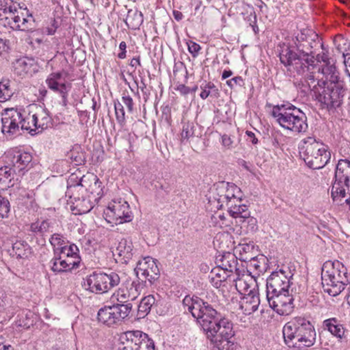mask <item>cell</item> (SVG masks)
Instances as JSON below:
<instances>
[{
	"mask_svg": "<svg viewBox=\"0 0 350 350\" xmlns=\"http://www.w3.org/2000/svg\"><path fill=\"white\" fill-rule=\"evenodd\" d=\"M120 278L117 274L110 275L98 273L87 276L82 282L83 288L94 294H104L119 284Z\"/></svg>",
	"mask_w": 350,
	"mask_h": 350,
	"instance_id": "cell-15",
	"label": "cell"
},
{
	"mask_svg": "<svg viewBox=\"0 0 350 350\" xmlns=\"http://www.w3.org/2000/svg\"><path fill=\"white\" fill-rule=\"evenodd\" d=\"M48 228V225L45 222H38L31 226V229L35 232H43Z\"/></svg>",
	"mask_w": 350,
	"mask_h": 350,
	"instance_id": "cell-46",
	"label": "cell"
},
{
	"mask_svg": "<svg viewBox=\"0 0 350 350\" xmlns=\"http://www.w3.org/2000/svg\"><path fill=\"white\" fill-rule=\"evenodd\" d=\"M322 287L331 296L341 294L349 282L347 269L338 261H329L324 264L322 272Z\"/></svg>",
	"mask_w": 350,
	"mask_h": 350,
	"instance_id": "cell-9",
	"label": "cell"
},
{
	"mask_svg": "<svg viewBox=\"0 0 350 350\" xmlns=\"http://www.w3.org/2000/svg\"><path fill=\"white\" fill-rule=\"evenodd\" d=\"M104 218L113 225H121L131 222L134 218L131 207L123 199H114L105 209Z\"/></svg>",
	"mask_w": 350,
	"mask_h": 350,
	"instance_id": "cell-14",
	"label": "cell"
},
{
	"mask_svg": "<svg viewBox=\"0 0 350 350\" xmlns=\"http://www.w3.org/2000/svg\"><path fill=\"white\" fill-rule=\"evenodd\" d=\"M311 67L309 84L316 98L328 106H339L343 96V87L335 68L328 61Z\"/></svg>",
	"mask_w": 350,
	"mask_h": 350,
	"instance_id": "cell-4",
	"label": "cell"
},
{
	"mask_svg": "<svg viewBox=\"0 0 350 350\" xmlns=\"http://www.w3.org/2000/svg\"><path fill=\"white\" fill-rule=\"evenodd\" d=\"M154 303H155V298L153 296H149L144 298L140 302L139 308H138V319H142V318L145 317L149 313Z\"/></svg>",
	"mask_w": 350,
	"mask_h": 350,
	"instance_id": "cell-32",
	"label": "cell"
},
{
	"mask_svg": "<svg viewBox=\"0 0 350 350\" xmlns=\"http://www.w3.org/2000/svg\"><path fill=\"white\" fill-rule=\"evenodd\" d=\"M14 182L13 171L10 168L4 167L1 169V188L6 189L11 187Z\"/></svg>",
	"mask_w": 350,
	"mask_h": 350,
	"instance_id": "cell-34",
	"label": "cell"
},
{
	"mask_svg": "<svg viewBox=\"0 0 350 350\" xmlns=\"http://www.w3.org/2000/svg\"><path fill=\"white\" fill-rule=\"evenodd\" d=\"M143 21V15L138 11L129 12L126 18V23L132 29H137L141 25Z\"/></svg>",
	"mask_w": 350,
	"mask_h": 350,
	"instance_id": "cell-33",
	"label": "cell"
},
{
	"mask_svg": "<svg viewBox=\"0 0 350 350\" xmlns=\"http://www.w3.org/2000/svg\"><path fill=\"white\" fill-rule=\"evenodd\" d=\"M135 272L138 279L145 283H153L160 277V271L155 261L146 257L140 261Z\"/></svg>",
	"mask_w": 350,
	"mask_h": 350,
	"instance_id": "cell-19",
	"label": "cell"
},
{
	"mask_svg": "<svg viewBox=\"0 0 350 350\" xmlns=\"http://www.w3.org/2000/svg\"><path fill=\"white\" fill-rule=\"evenodd\" d=\"M207 205L215 226L228 228L238 235L256 231V219L250 216L244 193L235 184L224 181L214 184L207 194Z\"/></svg>",
	"mask_w": 350,
	"mask_h": 350,
	"instance_id": "cell-1",
	"label": "cell"
},
{
	"mask_svg": "<svg viewBox=\"0 0 350 350\" xmlns=\"http://www.w3.org/2000/svg\"><path fill=\"white\" fill-rule=\"evenodd\" d=\"M51 244H52L53 248L58 250V249H62L65 246H67V240L64 237L60 236L59 235H53L50 239Z\"/></svg>",
	"mask_w": 350,
	"mask_h": 350,
	"instance_id": "cell-41",
	"label": "cell"
},
{
	"mask_svg": "<svg viewBox=\"0 0 350 350\" xmlns=\"http://www.w3.org/2000/svg\"><path fill=\"white\" fill-rule=\"evenodd\" d=\"M222 142L225 146L230 145L232 142H231V138L229 137L228 136H222Z\"/></svg>",
	"mask_w": 350,
	"mask_h": 350,
	"instance_id": "cell-52",
	"label": "cell"
},
{
	"mask_svg": "<svg viewBox=\"0 0 350 350\" xmlns=\"http://www.w3.org/2000/svg\"><path fill=\"white\" fill-rule=\"evenodd\" d=\"M115 111L116 118H117L118 122H119L120 124H123L124 119H125V117H124V109L123 107L120 105L118 101H116L115 102Z\"/></svg>",
	"mask_w": 350,
	"mask_h": 350,
	"instance_id": "cell-42",
	"label": "cell"
},
{
	"mask_svg": "<svg viewBox=\"0 0 350 350\" xmlns=\"http://www.w3.org/2000/svg\"><path fill=\"white\" fill-rule=\"evenodd\" d=\"M298 150L304 163L313 170L326 167L331 157L327 146L315 138H304L300 142Z\"/></svg>",
	"mask_w": 350,
	"mask_h": 350,
	"instance_id": "cell-10",
	"label": "cell"
},
{
	"mask_svg": "<svg viewBox=\"0 0 350 350\" xmlns=\"http://www.w3.org/2000/svg\"><path fill=\"white\" fill-rule=\"evenodd\" d=\"M13 250L16 254L20 258H27L31 254V249L28 245L22 241L16 242L13 246Z\"/></svg>",
	"mask_w": 350,
	"mask_h": 350,
	"instance_id": "cell-36",
	"label": "cell"
},
{
	"mask_svg": "<svg viewBox=\"0 0 350 350\" xmlns=\"http://www.w3.org/2000/svg\"><path fill=\"white\" fill-rule=\"evenodd\" d=\"M1 350H14L13 348L9 345H5V344H2Z\"/></svg>",
	"mask_w": 350,
	"mask_h": 350,
	"instance_id": "cell-55",
	"label": "cell"
},
{
	"mask_svg": "<svg viewBox=\"0 0 350 350\" xmlns=\"http://www.w3.org/2000/svg\"><path fill=\"white\" fill-rule=\"evenodd\" d=\"M273 116L282 128L297 132L304 133L308 130V120L302 110L292 104L278 105L273 109Z\"/></svg>",
	"mask_w": 350,
	"mask_h": 350,
	"instance_id": "cell-11",
	"label": "cell"
},
{
	"mask_svg": "<svg viewBox=\"0 0 350 350\" xmlns=\"http://www.w3.org/2000/svg\"><path fill=\"white\" fill-rule=\"evenodd\" d=\"M283 337L289 347L303 349L311 347L315 343V330L308 320L296 317L284 326Z\"/></svg>",
	"mask_w": 350,
	"mask_h": 350,
	"instance_id": "cell-7",
	"label": "cell"
},
{
	"mask_svg": "<svg viewBox=\"0 0 350 350\" xmlns=\"http://www.w3.org/2000/svg\"><path fill=\"white\" fill-rule=\"evenodd\" d=\"M213 246L220 254L231 253L235 250V240L231 233L221 232L213 239Z\"/></svg>",
	"mask_w": 350,
	"mask_h": 350,
	"instance_id": "cell-23",
	"label": "cell"
},
{
	"mask_svg": "<svg viewBox=\"0 0 350 350\" xmlns=\"http://www.w3.org/2000/svg\"><path fill=\"white\" fill-rule=\"evenodd\" d=\"M14 88L11 81L9 80H3L1 81V96L0 101L5 102L9 100L13 96Z\"/></svg>",
	"mask_w": 350,
	"mask_h": 350,
	"instance_id": "cell-35",
	"label": "cell"
},
{
	"mask_svg": "<svg viewBox=\"0 0 350 350\" xmlns=\"http://www.w3.org/2000/svg\"><path fill=\"white\" fill-rule=\"evenodd\" d=\"M236 289L243 296H250L259 292L256 280L250 274L243 275L237 278Z\"/></svg>",
	"mask_w": 350,
	"mask_h": 350,
	"instance_id": "cell-25",
	"label": "cell"
},
{
	"mask_svg": "<svg viewBox=\"0 0 350 350\" xmlns=\"http://www.w3.org/2000/svg\"><path fill=\"white\" fill-rule=\"evenodd\" d=\"M295 41L310 66L328 60L323 42L315 31L309 29H302L296 34Z\"/></svg>",
	"mask_w": 350,
	"mask_h": 350,
	"instance_id": "cell-8",
	"label": "cell"
},
{
	"mask_svg": "<svg viewBox=\"0 0 350 350\" xmlns=\"http://www.w3.org/2000/svg\"><path fill=\"white\" fill-rule=\"evenodd\" d=\"M173 14H174V17H175L176 20L181 21V19H183V15H182V13H181V12L177 11H174Z\"/></svg>",
	"mask_w": 350,
	"mask_h": 350,
	"instance_id": "cell-53",
	"label": "cell"
},
{
	"mask_svg": "<svg viewBox=\"0 0 350 350\" xmlns=\"http://www.w3.org/2000/svg\"><path fill=\"white\" fill-rule=\"evenodd\" d=\"M216 346L217 350H235V345L233 342L230 341H226L222 342L215 345Z\"/></svg>",
	"mask_w": 350,
	"mask_h": 350,
	"instance_id": "cell-45",
	"label": "cell"
},
{
	"mask_svg": "<svg viewBox=\"0 0 350 350\" xmlns=\"http://www.w3.org/2000/svg\"><path fill=\"white\" fill-rule=\"evenodd\" d=\"M141 289V284L136 280L128 282L116 292V299L120 302L132 301L138 297Z\"/></svg>",
	"mask_w": 350,
	"mask_h": 350,
	"instance_id": "cell-21",
	"label": "cell"
},
{
	"mask_svg": "<svg viewBox=\"0 0 350 350\" xmlns=\"http://www.w3.org/2000/svg\"><path fill=\"white\" fill-rule=\"evenodd\" d=\"M187 45L189 52H190L193 56H197L199 52L200 49H201V47L197 44V43L192 42V41H188V42L187 43Z\"/></svg>",
	"mask_w": 350,
	"mask_h": 350,
	"instance_id": "cell-47",
	"label": "cell"
},
{
	"mask_svg": "<svg viewBox=\"0 0 350 350\" xmlns=\"http://www.w3.org/2000/svg\"><path fill=\"white\" fill-rule=\"evenodd\" d=\"M232 272L217 267L213 269L209 275V281L215 288H220L223 282L231 276Z\"/></svg>",
	"mask_w": 350,
	"mask_h": 350,
	"instance_id": "cell-30",
	"label": "cell"
},
{
	"mask_svg": "<svg viewBox=\"0 0 350 350\" xmlns=\"http://www.w3.org/2000/svg\"><path fill=\"white\" fill-rule=\"evenodd\" d=\"M269 262L264 255L260 254L247 264L246 269L252 277L258 278L262 276L268 270Z\"/></svg>",
	"mask_w": 350,
	"mask_h": 350,
	"instance_id": "cell-24",
	"label": "cell"
},
{
	"mask_svg": "<svg viewBox=\"0 0 350 350\" xmlns=\"http://www.w3.org/2000/svg\"><path fill=\"white\" fill-rule=\"evenodd\" d=\"M194 126L192 123H187L184 126L183 132H182V138L183 140H187L190 138L194 133Z\"/></svg>",
	"mask_w": 350,
	"mask_h": 350,
	"instance_id": "cell-44",
	"label": "cell"
},
{
	"mask_svg": "<svg viewBox=\"0 0 350 350\" xmlns=\"http://www.w3.org/2000/svg\"><path fill=\"white\" fill-rule=\"evenodd\" d=\"M81 262L80 251L74 244H67L61 249L57 256L52 269L55 272H65L78 266Z\"/></svg>",
	"mask_w": 350,
	"mask_h": 350,
	"instance_id": "cell-17",
	"label": "cell"
},
{
	"mask_svg": "<svg viewBox=\"0 0 350 350\" xmlns=\"http://www.w3.org/2000/svg\"><path fill=\"white\" fill-rule=\"evenodd\" d=\"M132 248L133 247L131 242L126 239H122L113 251L114 257L116 262L123 264L130 262L132 257Z\"/></svg>",
	"mask_w": 350,
	"mask_h": 350,
	"instance_id": "cell-27",
	"label": "cell"
},
{
	"mask_svg": "<svg viewBox=\"0 0 350 350\" xmlns=\"http://www.w3.org/2000/svg\"><path fill=\"white\" fill-rule=\"evenodd\" d=\"M125 56H126L125 51H124V52L120 53V54H119V57L120 58H125Z\"/></svg>",
	"mask_w": 350,
	"mask_h": 350,
	"instance_id": "cell-58",
	"label": "cell"
},
{
	"mask_svg": "<svg viewBox=\"0 0 350 350\" xmlns=\"http://www.w3.org/2000/svg\"><path fill=\"white\" fill-rule=\"evenodd\" d=\"M347 302L348 304H349V305L350 306V288L349 291V294H348Z\"/></svg>",
	"mask_w": 350,
	"mask_h": 350,
	"instance_id": "cell-59",
	"label": "cell"
},
{
	"mask_svg": "<svg viewBox=\"0 0 350 350\" xmlns=\"http://www.w3.org/2000/svg\"><path fill=\"white\" fill-rule=\"evenodd\" d=\"M344 62H345L346 70L349 76H350V54L347 53V54L345 55L344 57Z\"/></svg>",
	"mask_w": 350,
	"mask_h": 350,
	"instance_id": "cell-50",
	"label": "cell"
},
{
	"mask_svg": "<svg viewBox=\"0 0 350 350\" xmlns=\"http://www.w3.org/2000/svg\"><path fill=\"white\" fill-rule=\"evenodd\" d=\"M126 44L124 42H122L120 45V48L122 50H124V49H126Z\"/></svg>",
	"mask_w": 350,
	"mask_h": 350,
	"instance_id": "cell-57",
	"label": "cell"
},
{
	"mask_svg": "<svg viewBox=\"0 0 350 350\" xmlns=\"http://www.w3.org/2000/svg\"><path fill=\"white\" fill-rule=\"evenodd\" d=\"M123 101L125 104H128V108H130V110H132L133 104H132V100L130 98H123Z\"/></svg>",
	"mask_w": 350,
	"mask_h": 350,
	"instance_id": "cell-54",
	"label": "cell"
},
{
	"mask_svg": "<svg viewBox=\"0 0 350 350\" xmlns=\"http://www.w3.org/2000/svg\"><path fill=\"white\" fill-rule=\"evenodd\" d=\"M235 256L242 262H249L260 254V249L252 244H239L235 248Z\"/></svg>",
	"mask_w": 350,
	"mask_h": 350,
	"instance_id": "cell-26",
	"label": "cell"
},
{
	"mask_svg": "<svg viewBox=\"0 0 350 350\" xmlns=\"http://www.w3.org/2000/svg\"><path fill=\"white\" fill-rule=\"evenodd\" d=\"M177 88L178 90L183 94H188L189 91L191 90L190 88H188V87L184 86V85H181V86H178Z\"/></svg>",
	"mask_w": 350,
	"mask_h": 350,
	"instance_id": "cell-51",
	"label": "cell"
},
{
	"mask_svg": "<svg viewBox=\"0 0 350 350\" xmlns=\"http://www.w3.org/2000/svg\"><path fill=\"white\" fill-rule=\"evenodd\" d=\"M31 157L29 153H23L19 154L16 157V166L19 169H24L25 167L31 162Z\"/></svg>",
	"mask_w": 350,
	"mask_h": 350,
	"instance_id": "cell-39",
	"label": "cell"
},
{
	"mask_svg": "<svg viewBox=\"0 0 350 350\" xmlns=\"http://www.w3.org/2000/svg\"><path fill=\"white\" fill-rule=\"evenodd\" d=\"M13 68L19 76H33L38 72L39 65L35 59L25 57L16 60Z\"/></svg>",
	"mask_w": 350,
	"mask_h": 350,
	"instance_id": "cell-22",
	"label": "cell"
},
{
	"mask_svg": "<svg viewBox=\"0 0 350 350\" xmlns=\"http://www.w3.org/2000/svg\"><path fill=\"white\" fill-rule=\"evenodd\" d=\"M102 194L103 185L98 177L88 170L80 169L69 178L67 205L73 214H84L96 206Z\"/></svg>",
	"mask_w": 350,
	"mask_h": 350,
	"instance_id": "cell-2",
	"label": "cell"
},
{
	"mask_svg": "<svg viewBox=\"0 0 350 350\" xmlns=\"http://www.w3.org/2000/svg\"><path fill=\"white\" fill-rule=\"evenodd\" d=\"M215 264L219 268L231 272L236 271L237 265H238L237 257L231 253H225V254L218 255L215 260Z\"/></svg>",
	"mask_w": 350,
	"mask_h": 350,
	"instance_id": "cell-28",
	"label": "cell"
},
{
	"mask_svg": "<svg viewBox=\"0 0 350 350\" xmlns=\"http://www.w3.org/2000/svg\"><path fill=\"white\" fill-rule=\"evenodd\" d=\"M260 303V299L259 292L250 295V296H244L240 302L241 309L246 315H250L258 308Z\"/></svg>",
	"mask_w": 350,
	"mask_h": 350,
	"instance_id": "cell-29",
	"label": "cell"
},
{
	"mask_svg": "<svg viewBox=\"0 0 350 350\" xmlns=\"http://www.w3.org/2000/svg\"><path fill=\"white\" fill-rule=\"evenodd\" d=\"M232 75V72L230 71H225L224 73H223L222 75V78L223 79H226L227 78H229V77H230Z\"/></svg>",
	"mask_w": 350,
	"mask_h": 350,
	"instance_id": "cell-56",
	"label": "cell"
},
{
	"mask_svg": "<svg viewBox=\"0 0 350 350\" xmlns=\"http://www.w3.org/2000/svg\"><path fill=\"white\" fill-rule=\"evenodd\" d=\"M244 17L250 23V24L252 25L253 28L257 31L258 28H257L256 13H255L254 10L250 5L247 7L246 13L244 14Z\"/></svg>",
	"mask_w": 350,
	"mask_h": 350,
	"instance_id": "cell-40",
	"label": "cell"
},
{
	"mask_svg": "<svg viewBox=\"0 0 350 350\" xmlns=\"http://www.w3.org/2000/svg\"><path fill=\"white\" fill-rule=\"evenodd\" d=\"M350 160H343L338 164L336 181L332 189V198L337 203H343L349 197Z\"/></svg>",
	"mask_w": 350,
	"mask_h": 350,
	"instance_id": "cell-13",
	"label": "cell"
},
{
	"mask_svg": "<svg viewBox=\"0 0 350 350\" xmlns=\"http://www.w3.org/2000/svg\"><path fill=\"white\" fill-rule=\"evenodd\" d=\"M0 19L2 24L15 30H29L35 25V19L28 9L17 2L1 1Z\"/></svg>",
	"mask_w": 350,
	"mask_h": 350,
	"instance_id": "cell-6",
	"label": "cell"
},
{
	"mask_svg": "<svg viewBox=\"0 0 350 350\" xmlns=\"http://www.w3.org/2000/svg\"><path fill=\"white\" fill-rule=\"evenodd\" d=\"M292 275L290 271H277L270 275L267 282L269 304L280 315H290L294 310V299L290 291Z\"/></svg>",
	"mask_w": 350,
	"mask_h": 350,
	"instance_id": "cell-5",
	"label": "cell"
},
{
	"mask_svg": "<svg viewBox=\"0 0 350 350\" xmlns=\"http://www.w3.org/2000/svg\"><path fill=\"white\" fill-rule=\"evenodd\" d=\"M280 58L281 62L286 66L292 64L293 60V53L285 45L282 46L280 51Z\"/></svg>",
	"mask_w": 350,
	"mask_h": 350,
	"instance_id": "cell-38",
	"label": "cell"
},
{
	"mask_svg": "<svg viewBox=\"0 0 350 350\" xmlns=\"http://www.w3.org/2000/svg\"><path fill=\"white\" fill-rule=\"evenodd\" d=\"M132 309L131 304H118L106 306L98 312L99 321L104 324L111 325L124 321L130 315Z\"/></svg>",
	"mask_w": 350,
	"mask_h": 350,
	"instance_id": "cell-18",
	"label": "cell"
},
{
	"mask_svg": "<svg viewBox=\"0 0 350 350\" xmlns=\"http://www.w3.org/2000/svg\"><path fill=\"white\" fill-rule=\"evenodd\" d=\"M227 84H228L229 86L231 87V88H233V87H235V85H239V86H242L243 81L242 80V78H236L233 79V80H231L230 81H228V82H227Z\"/></svg>",
	"mask_w": 350,
	"mask_h": 350,
	"instance_id": "cell-49",
	"label": "cell"
},
{
	"mask_svg": "<svg viewBox=\"0 0 350 350\" xmlns=\"http://www.w3.org/2000/svg\"><path fill=\"white\" fill-rule=\"evenodd\" d=\"M10 209H11V206H10L9 202L8 201L7 199L2 197L1 209H0V213H1L2 217H7L8 214H9Z\"/></svg>",
	"mask_w": 350,
	"mask_h": 350,
	"instance_id": "cell-43",
	"label": "cell"
},
{
	"mask_svg": "<svg viewBox=\"0 0 350 350\" xmlns=\"http://www.w3.org/2000/svg\"><path fill=\"white\" fill-rule=\"evenodd\" d=\"M324 324L326 329L332 335L335 336L338 339H342L343 337L345 330H344L343 326L339 324V322L337 320L332 318V319L326 320Z\"/></svg>",
	"mask_w": 350,
	"mask_h": 350,
	"instance_id": "cell-31",
	"label": "cell"
},
{
	"mask_svg": "<svg viewBox=\"0 0 350 350\" xmlns=\"http://www.w3.org/2000/svg\"><path fill=\"white\" fill-rule=\"evenodd\" d=\"M211 86H212V84H207L205 88H203V90L202 91L201 94V98L203 99V100H205V99L208 98L209 94H210L211 92L209 89H210Z\"/></svg>",
	"mask_w": 350,
	"mask_h": 350,
	"instance_id": "cell-48",
	"label": "cell"
},
{
	"mask_svg": "<svg viewBox=\"0 0 350 350\" xmlns=\"http://www.w3.org/2000/svg\"><path fill=\"white\" fill-rule=\"evenodd\" d=\"M118 350H155L151 338L140 331L122 334L118 340Z\"/></svg>",
	"mask_w": 350,
	"mask_h": 350,
	"instance_id": "cell-16",
	"label": "cell"
},
{
	"mask_svg": "<svg viewBox=\"0 0 350 350\" xmlns=\"http://www.w3.org/2000/svg\"><path fill=\"white\" fill-rule=\"evenodd\" d=\"M71 160L76 165L81 166L85 164L86 158H85L84 152L82 148L79 146L73 148L71 151Z\"/></svg>",
	"mask_w": 350,
	"mask_h": 350,
	"instance_id": "cell-37",
	"label": "cell"
},
{
	"mask_svg": "<svg viewBox=\"0 0 350 350\" xmlns=\"http://www.w3.org/2000/svg\"><path fill=\"white\" fill-rule=\"evenodd\" d=\"M23 117L15 109H7L2 114V131L7 135L15 133L22 125Z\"/></svg>",
	"mask_w": 350,
	"mask_h": 350,
	"instance_id": "cell-20",
	"label": "cell"
},
{
	"mask_svg": "<svg viewBox=\"0 0 350 350\" xmlns=\"http://www.w3.org/2000/svg\"><path fill=\"white\" fill-rule=\"evenodd\" d=\"M183 303L215 345L229 341L234 335L231 322L200 298L188 296L184 299Z\"/></svg>",
	"mask_w": 350,
	"mask_h": 350,
	"instance_id": "cell-3",
	"label": "cell"
},
{
	"mask_svg": "<svg viewBox=\"0 0 350 350\" xmlns=\"http://www.w3.org/2000/svg\"><path fill=\"white\" fill-rule=\"evenodd\" d=\"M50 118L44 109L38 105H30L25 109L21 130L31 136L37 135L49 126Z\"/></svg>",
	"mask_w": 350,
	"mask_h": 350,
	"instance_id": "cell-12",
	"label": "cell"
}]
</instances>
